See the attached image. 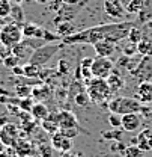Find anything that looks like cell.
I'll use <instances>...</instances> for the list:
<instances>
[{"instance_id":"1","label":"cell","mask_w":152,"mask_h":157,"mask_svg":"<svg viewBox=\"0 0 152 157\" xmlns=\"http://www.w3.org/2000/svg\"><path fill=\"white\" fill-rule=\"evenodd\" d=\"M133 29V23L130 21H116L110 24H98L87 27L84 30L76 32L69 36H63L62 44H95L98 41H113L119 42L128 38Z\"/></svg>"},{"instance_id":"2","label":"cell","mask_w":152,"mask_h":157,"mask_svg":"<svg viewBox=\"0 0 152 157\" xmlns=\"http://www.w3.org/2000/svg\"><path fill=\"white\" fill-rule=\"evenodd\" d=\"M107 107L110 110V113L116 115H127V113H134L139 112L142 107V103L134 97H124V95H117L109 100Z\"/></svg>"},{"instance_id":"3","label":"cell","mask_w":152,"mask_h":157,"mask_svg":"<svg viewBox=\"0 0 152 157\" xmlns=\"http://www.w3.org/2000/svg\"><path fill=\"white\" fill-rule=\"evenodd\" d=\"M86 92L91 98V101L96 103V104H104L112 95V89H110L107 80L96 77H92L91 80H87Z\"/></svg>"},{"instance_id":"4","label":"cell","mask_w":152,"mask_h":157,"mask_svg":"<svg viewBox=\"0 0 152 157\" xmlns=\"http://www.w3.org/2000/svg\"><path fill=\"white\" fill-rule=\"evenodd\" d=\"M62 45H59L56 42H44L42 45H39L38 48H35V52L32 53V56L29 58V63L44 67L45 63H48L51 58L59 52Z\"/></svg>"},{"instance_id":"5","label":"cell","mask_w":152,"mask_h":157,"mask_svg":"<svg viewBox=\"0 0 152 157\" xmlns=\"http://www.w3.org/2000/svg\"><path fill=\"white\" fill-rule=\"evenodd\" d=\"M23 29L21 24L12 21V23H6L2 29H0V39L2 42L11 50L14 45H17L18 42L23 41Z\"/></svg>"},{"instance_id":"6","label":"cell","mask_w":152,"mask_h":157,"mask_svg":"<svg viewBox=\"0 0 152 157\" xmlns=\"http://www.w3.org/2000/svg\"><path fill=\"white\" fill-rule=\"evenodd\" d=\"M114 63L110 58H94L92 62V77L96 78H107L113 73Z\"/></svg>"},{"instance_id":"7","label":"cell","mask_w":152,"mask_h":157,"mask_svg":"<svg viewBox=\"0 0 152 157\" xmlns=\"http://www.w3.org/2000/svg\"><path fill=\"white\" fill-rule=\"evenodd\" d=\"M20 139V130L15 124H5L0 128V142L5 147H14L17 144V140Z\"/></svg>"},{"instance_id":"8","label":"cell","mask_w":152,"mask_h":157,"mask_svg":"<svg viewBox=\"0 0 152 157\" xmlns=\"http://www.w3.org/2000/svg\"><path fill=\"white\" fill-rule=\"evenodd\" d=\"M134 77H139L142 82H148L152 76V56H143V60H140V63L131 71Z\"/></svg>"},{"instance_id":"9","label":"cell","mask_w":152,"mask_h":157,"mask_svg":"<svg viewBox=\"0 0 152 157\" xmlns=\"http://www.w3.org/2000/svg\"><path fill=\"white\" fill-rule=\"evenodd\" d=\"M35 48H38V47H35L33 44H32V38H23L21 42H18L17 45H14L12 48H11V53L12 55H15L17 58L20 59H27L32 56V53L35 52Z\"/></svg>"},{"instance_id":"10","label":"cell","mask_w":152,"mask_h":157,"mask_svg":"<svg viewBox=\"0 0 152 157\" xmlns=\"http://www.w3.org/2000/svg\"><path fill=\"white\" fill-rule=\"evenodd\" d=\"M50 144L51 147L54 148V151H59V153H66V151H71L72 148V139L63 136L60 132H57L54 135H51V139H50Z\"/></svg>"},{"instance_id":"11","label":"cell","mask_w":152,"mask_h":157,"mask_svg":"<svg viewBox=\"0 0 152 157\" xmlns=\"http://www.w3.org/2000/svg\"><path fill=\"white\" fill-rule=\"evenodd\" d=\"M56 122L59 125V130L60 128H80L76 115L72 112H69V110H59Z\"/></svg>"},{"instance_id":"12","label":"cell","mask_w":152,"mask_h":157,"mask_svg":"<svg viewBox=\"0 0 152 157\" xmlns=\"http://www.w3.org/2000/svg\"><path fill=\"white\" fill-rule=\"evenodd\" d=\"M120 121H122V128H124L125 132H128V133H134V132H137V130L142 127V122H143L142 117H140L137 112L122 115Z\"/></svg>"},{"instance_id":"13","label":"cell","mask_w":152,"mask_h":157,"mask_svg":"<svg viewBox=\"0 0 152 157\" xmlns=\"http://www.w3.org/2000/svg\"><path fill=\"white\" fill-rule=\"evenodd\" d=\"M104 11L107 12V15L119 20L124 18L127 14V9L122 6L120 0H104Z\"/></svg>"},{"instance_id":"14","label":"cell","mask_w":152,"mask_h":157,"mask_svg":"<svg viewBox=\"0 0 152 157\" xmlns=\"http://www.w3.org/2000/svg\"><path fill=\"white\" fill-rule=\"evenodd\" d=\"M92 47L95 50L96 56H99V58H112L114 50H116V42H113V41H98Z\"/></svg>"},{"instance_id":"15","label":"cell","mask_w":152,"mask_h":157,"mask_svg":"<svg viewBox=\"0 0 152 157\" xmlns=\"http://www.w3.org/2000/svg\"><path fill=\"white\" fill-rule=\"evenodd\" d=\"M23 29V36L32 39H44V27H41L36 23H24L21 26Z\"/></svg>"},{"instance_id":"16","label":"cell","mask_w":152,"mask_h":157,"mask_svg":"<svg viewBox=\"0 0 152 157\" xmlns=\"http://www.w3.org/2000/svg\"><path fill=\"white\" fill-rule=\"evenodd\" d=\"M134 142L137 144V147H139L143 153L152 151V130L151 128H145V130H142Z\"/></svg>"},{"instance_id":"17","label":"cell","mask_w":152,"mask_h":157,"mask_svg":"<svg viewBox=\"0 0 152 157\" xmlns=\"http://www.w3.org/2000/svg\"><path fill=\"white\" fill-rule=\"evenodd\" d=\"M137 100L140 103H152V83L148 82H140L137 86Z\"/></svg>"},{"instance_id":"18","label":"cell","mask_w":152,"mask_h":157,"mask_svg":"<svg viewBox=\"0 0 152 157\" xmlns=\"http://www.w3.org/2000/svg\"><path fill=\"white\" fill-rule=\"evenodd\" d=\"M14 148H15V153H17L18 157H32V154L35 153L32 144L27 142V140H23V139L17 140V144L14 145Z\"/></svg>"},{"instance_id":"19","label":"cell","mask_w":152,"mask_h":157,"mask_svg":"<svg viewBox=\"0 0 152 157\" xmlns=\"http://www.w3.org/2000/svg\"><path fill=\"white\" fill-rule=\"evenodd\" d=\"M30 115L35 119H38V121H44L50 115V109L44 103H35L32 106V109H30Z\"/></svg>"},{"instance_id":"20","label":"cell","mask_w":152,"mask_h":157,"mask_svg":"<svg viewBox=\"0 0 152 157\" xmlns=\"http://www.w3.org/2000/svg\"><path fill=\"white\" fill-rule=\"evenodd\" d=\"M106 80H107V83H109L112 92H116V91H119L120 88H124V78L120 77L119 73H114L113 71V73L106 78Z\"/></svg>"},{"instance_id":"21","label":"cell","mask_w":152,"mask_h":157,"mask_svg":"<svg viewBox=\"0 0 152 157\" xmlns=\"http://www.w3.org/2000/svg\"><path fill=\"white\" fill-rule=\"evenodd\" d=\"M92 62H94V58H84L80 62V73L86 80L92 78Z\"/></svg>"},{"instance_id":"22","label":"cell","mask_w":152,"mask_h":157,"mask_svg":"<svg viewBox=\"0 0 152 157\" xmlns=\"http://www.w3.org/2000/svg\"><path fill=\"white\" fill-rule=\"evenodd\" d=\"M137 52L142 53L143 56L152 55V41L148 38H142L137 42Z\"/></svg>"},{"instance_id":"23","label":"cell","mask_w":152,"mask_h":157,"mask_svg":"<svg viewBox=\"0 0 152 157\" xmlns=\"http://www.w3.org/2000/svg\"><path fill=\"white\" fill-rule=\"evenodd\" d=\"M41 127H42L44 132H47L48 135H54V133L59 132V125H57V122L56 121H53V119H50V118L41 121Z\"/></svg>"},{"instance_id":"24","label":"cell","mask_w":152,"mask_h":157,"mask_svg":"<svg viewBox=\"0 0 152 157\" xmlns=\"http://www.w3.org/2000/svg\"><path fill=\"white\" fill-rule=\"evenodd\" d=\"M23 70H24V76L29 78H35L41 74V67L33 65V63H29V62L23 67Z\"/></svg>"},{"instance_id":"25","label":"cell","mask_w":152,"mask_h":157,"mask_svg":"<svg viewBox=\"0 0 152 157\" xmlns=\"http://www.w3.org/2000/svg\"><path fill=\"white\" fill-rule=\"evenodd\" d=\"M32 95L38 100H42V98H50V89L47 85H39L36 88L32 89Z\"/></svg>"},{"instance_id":"26","label":"cell","mask_w":152,"mask_h":157,"mask_svg":"<svg viewBox=\"0 0 152 157\" xmlns=\"http://www.w3.org/2000/svg\"><path fill=\"white\" fill-rule=\"evenodd\" d=\"M145 5V0H131L127 6V14H139L142 12V8Z\"/></svg>"},{"instance_id":"27","label":"cell","mask_w":152,"mask_h":157,"mask_svg":"<svg viewBox=\"0 0 152 157\" xmlns=\"http://www.w3.org/2000/svg\"><path fill=\"white\" fill-rule=\"evenodd\" d=\"M2 60H3V65H5L6 68L12 70V68L18 67V65H20V60H21V59L17 58V56H15V55H12V53H9L6 58H3Z\"/></svg>"},{"instance_id":"28","label":"cell","mask_w":152,"mask_h":157,"mask_svg":"<svg viewBox=\"0 0 152 157\" xmlns=\"http://www.w3.org/2000/svg\"><path fill=\"white\" fill-rule=\"evenodd\" d=\"M36 151H38L39 157H53L54 148L51 147V144H41V145H38Z\"/></svg>"},{"instance_id":"29","label":"cell","mask_w":152,"mask_h":157,"mask_svg":"<svg viewBox=\"0 0 152 157\" xmlns=\"http://www.w3.org/2000/svg\"><path fill=\"white\" fill-rule=\"evenodd\" d=\"M11 15L14 17V21H15V23H18V24L24 20L23 9H21V6H18V5H15V6H12V8H11Z\"/></svg>"},{"instance_id":"30","label":"cell","mask_w":152,"mask_h":157,"mask_svg":"<svg viewBox=\"0 0 152 157\" xmlns=\"http://www.w3.org/2000/svg\"><path fill=\"white\" fill-rule=\"evenodd\" d=\"M74 100H76V103L80 106V107H86V106L91 103V98H89V95H87V92L77 94L76 97H74Z\"/></svg>"},{"instance_id":"31","label":"cell","mask_w":152,"mask_h":157,"mask_svg":"<svg viewBox=\"0 0 152 157\" xmlns=\"http://www.w3.org/2000/svg\"><path fill=\"white\" fill-rule=\"evenodd\" d=\"M11 3L8 0H0V17L6 18L8 15H11Z\"/></svg>"},{"instance_id":"32","label":"cell","mask_w":152,"mask_h":157,"mask_svg":"<svg viewBox=\"0 0 152 157\" xmlns=\"http://www.w3.org/2000/svg\"><path fill=\"white\" fill-rule=\"evenodd\" d=\"M125 157H143V151L137 145L128 147V148H125Z\"/></svg>"},{"instance_id":"33","label":"cell","mask_w":152,"mask_h":157,"mask_svg":"<svg viewBox=\"0 0 152 157\" xmlns=\"http://www.w3.org/2000/svg\"><path fill=\"white\" fill-rule=\"evenodd\" d=\"M59 132H60L63 136L69 137V139H74V137H77L78 135H80L81 128H60Z\"/></svg>"},{"instance_id":"34","label":"cell","mask_w":152,"mask_h":157,"mask_svg":"<svg viewBox=\"0 0 152 157\" xmlns=\"http://www.w3.org/2000/svg\"><path fill=\"white\" fill-rule=\"evenodd\" d=\"M15 92H17L21 98H29V95L32 94V89L27 88V86H21V85H20V86L15 88Z\"/></svg>"},{"instance_id":"35","label":"cell","mask_w":152,"mask_h":157,"mask_svg":"<svg viewBox=\"0 0 152 157\" xmlns=\"http://www.w3.org/2000/svg\"><path fill=\"white\" fill-rule=\"evenodd\" d=\"M128 39H130L133 44H137V42L142 39V33L133 26V29H131V32H130V35H128Z\"/></svg>"},{"instance_id":"36","label":"cell","mask_w":152,"mask_h":157,"mask_svg":"<svg viewBox=\"0 0 152 157\" xmlns=\"http://www.w3.org/2000/svg\"><path fill=\"white\" fill-rule=\"evenodd\" d=\"M120 115H116V113H110V118H109V121H110V125L114 127V128H117V127H122V121H120Z\"/></svg>"},{"instance_id":"37","label":"cell","mask_w":152,"mask_h":157,"mask_svg":"<svg viewBox=\"0 0 152 157\" xmlns=\"http://www.w3.org/2000/svg\"><path fill=\"white\" fill-rule=\"evenodd\" d=\"M102 137H106V139H119L120 140V132H117V130H113V132H102Z\"/></svg>"},{"instance_id":"38","label":"cell","mask_w":152,"mask_h":157,"mask_svg":"<svg viewBox=\"0 0 152 157\" xmlns=\"http://www.w3.org/2000/svg\"><path fill=\"white\" fill-rule=\"evenodd\" d=\"M11 53V50L2 42V39H0V59H3V58H6L8 55Z\"/></svg>"},{"instance_id":"39","label":"cell","mask_w":152,"mask_h":157,"mask_svg":"<svg viewBox=\"0 0 152 157\" xmlns=\"http://www.w3.org/2000/svg\"><path fill=\"white\" fill-rule=\"evenodd\" d=\"M134 52H137V44H131L130 47L127 45V47L124 48V53H125L127 56H130V58L133 56V53H134Z\"/></svg>"},{"instance_id":"40","label":"cell","mask_w":152,"mask_h":157,"mask_svg":"<svg viewBox=\"0 0 152 157\" xmlns=\"http://www.w3.org/2000/svg\"><path fill=\"white\" fill-rule=\"evenodd\" d=\"M12 73L15 74V76H24V70H23V67H15V68H12Z\"/></svg>"},{"instance_id":"41","label":"cell","mask_w":152,"mask_h":157,"mask_svg":"<svg viewBox=\"0 0 152 157\" xmlns=\"http://www.w3.org/2000/svg\"><path fill=\"white\" fill-rule=\"evenodd\" d=\"M63 3H68V5H77L80 0H62Z\"/></svg>"},{"instance_id":"42","label":"cell","mask_w":152,"mask_h":157,"mask_svg":"<svg viewBox=\"0 0 152 157\" xmlns=\"http://www.w3.org/2000/svg\"><path fill=\"white\" fill-rule=\"evenodd\" d=\"M60 157H76V154H72L71 151H66V153H62Z\"/></svg>"},{"instance_id":"43","label":"cell","mask_w":152,"mask_h":157,"mask_svg":"<svg viewBox=\"0 0 152 157\" xmlns=\"http://www.w3.org/2000/svg\"><path fill=\"white\" fill-rule=\"evenodd\" d=\"M5 24H6V23H5V18H2V17H0V29H2Z\"/></svg>"},{"instance_id":"44","label":"cell","mask_w":152,"mask_h":157,"mask_svg":"<svg viewBox=\"0 0 152 157\" xmlns=\"http://www.w3.org/2000/svg\"><path fill=\"white\" fill-rule=\"evenodd\" d=\"M35 2H38V3H42V5H44V3H47L48 0H35Z\"/></svg>"}]
</instances>
